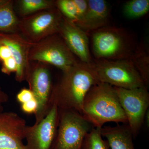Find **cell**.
Wrapping results in <instances>:
<instances>
[{
    "mask_svg": "<svg viewBox=\"0 0 149 149\" xmlns=\"http://www.w3.org/2000/svg\"><path fill=\"white\" fill-rule=\"evenodd\" d=\"M20 105L22 111L28 115L35 114L38 108V102L35 98Z\"/></svg>",
    "mask_w": 149,
    "mask_h": 149,
    "instance_id": "cell-23",
    "label": "cell"
},
{
    "mask_svg": "<svg viewBox=\"0 0 149 149\" xmlns=\"http://www.w3.org/2000/svg\"><path fill=\"white\" fill-rule=\"evenodd\" d=\"M101 132L102 137L106 139L110 149H135L133 135L128 124L103 126Z\"/></svg>",
    "mask_w": 149,
    "mask_h": 149,
    "instance_id": "cell-15",
    "label": "cell"
},
{
    "mask_svg": "<svg viewBox=\"0 0 149 149\" xmlns=\"http://www.w3.org/2000/svg\"><path fill=\"white\" fill-rule=\"evenodd\" d=\"M55 5L63 17L76 24L86 13L88 3L86 0H56Z\"/></svg>",
    "mask_w": 149,
    "mask_h": 149,
    "instance_id": "cell-16",
    "label": "cell"
},
{
    "mask_svg": "<svg viewBox=\"0 0 149 149\" xmlns=\"http://www.w3.org/2000/svg\"><path fill=\"white\" fill-rule=\"evenodd\" d=\"M149 10V0H130L125 3L123 8L124 15L130 19L143 16Z\"/></svg>",
    "mask_w": 149,
    "mask_h": 149,
    "instance_id": "cell-20",
    "label": "cell"
},
{
    "mask_svg": "<svg viewBox=\"0 0 149 149\" xmlns=\"http://www.w3.org/2000/svg\"><path fill=\"white\" fill-rule=\"evenodd\" d=\"M29 61L51 65L65 71L80 61L72 54L59 34L33 44L29 54Z\"/></svg>",
    "mask_w": 149,
    "mask_h": 149,
    "instance_id": "cell-6",
    "label": "cell"
},
{
    "mask_svg": "<svg viewBox=\"0 0 149 149\" xmlns=\"http://www.w3.org/2000/svg\"><path fill=\"white\" fill-rule=\"evenodd\" d=\"M58 34L66 45L81 62L89 64L92 58L87 32L63 17Z\"/></svg>",
    "mask_w": 149,
    "mask_h": 149,
    "instance_id": "cell-12",
    "label": "cell"
},
{
    "mask_svg": "<svg viewBox=\"0 0 149 149\" xmlns=\"http://www.w3.org/2000/svg\"><path fill=\"white\" fill-rule=\"evenodd\" d=\"M0 89H1V88H0Z\"/></svg>",
    "mask_w": 149,
    "mask_h": 149,
    "instance_id": "cell-26",
    "label": "cell"
},
{
    "mask_svg": "<svg viewBox=\"0 0 149 149\" xmlns=\"http://www.w3.org/2000/svg\"><path fill=\"white\" fill-rule=\"evenodd\" d=\"M0 40L8 46L16 63L15 80L19 83L25 81L30 68L29 51L33 44L28 42L18 32L0 33Z\"/></svg>",
    "mask_w": 149,
    "mask_h": 149,
    "instance_id": "cell-13",
    "label": "cell"
},
{
    "mask_svg": "<svg viewBox=\"0 0 149 149\" xmlns=\"http://www.w3.org/2000/svg\"><path fill=\"white\" fill-rule=\"evenodd\" d=\"M113 87L134 139L140 132L148 109V87L144 86L131 89Z\"/></svg>",
    "mask_w": 149,
    "mask_h": 149,
    "instance_id": "cell-9",
    "label": "cell"
},
{
    "mask_svg": "<svg viewBox=\"0 0 149 149\" xmlns=\"http://www.w3.org/2000/svg\"><path fill=\"white\" fill-rule=\"evenodd\" d=\"M1 65V71L4 74L10 75L11 73L16 72V63L13 58L3 62Z\"/></svg>",
    "mask_w": 149,
    "mask_h": 149,
    "instance_id": "cell-24",
    "label": "cell"
},
{
    "mask_svg": "<svg viewBox=\"0 0 149 149\" xmlns=\"http://www.w3.org/2000/svg\"><path fill=\"white\" fill-rule=\"evenodd\" d=\"M63 17L56 8L41 11L19 19V33L32 44L58 34Z\"/></svg>",
    "mask_w": 149,
    "mask_h": 149,
    "instance_id": "cell-7",
    "label": "cell"
},
{
    "mask_svg": "<svg viewBox=\"0 0 149 149\" xmlns=\"http://www.w3.org/2000/svg\"><path fill=\"white\" fill-rule=\"evenodd\" d=\"M86 65L98 82L127 89L146 86L130 60L93 59L90 64Z\"/></svg>",
    "mask_w": 149,
    "mask_h": 149,
    "instance_id": "cell-4",
    "label": "cell"
},
{
    "mask_svg": "<svg viewBox=\"0 0 149 149\" xmlns=\"http://www.w3.org/2000/svg\"><path fill=\"white\" fill-rule=\"evenodd\" d=\"M25 81L38 102L34 123L37 124L45 118L53 106L52 94L54 83L48 65L40 62H30Z\"/></svg>",
    "mask_w": 149,
    "mask_h": 149,
    "instance_id": "cell-8",
    "label": "cell"
},
{
    "mask_svg": "<svg viewBox=\"0 0 149 149\" xmlns=\"http://www.w3.org/2000/svg\"><path fill=\"white\" fill-rule=\"evenodd\" d=\"M98 83L87 65L79 61L67 70L62 71L54 83L52 104L59 109L73 110L82 115L85 96Z\"/></svg>",
    "mask_w": 149,
    "mask_h": 149,
    "instance_id": "cell-1",
    "label": "cell"
},
{
    "mask_svg": "<svg viewBox=\"0 0 149 149\" xmlns=\"http://www.w3.org/2000/svg\"><path fill=\"white\" fill-rule=\"evenodd\" d=\"M34 98L35 96L29 88H22L16 95V100L20 104L29 102Z\"/></svg>",
    "mask_w": 149,
    "mask_h": 149,
    "instance_id": "cell-22",
    "label": "cell"
},
{
    "mask_svg": "<svg viewBox=\"0 0 149 149\" xmlns=\"http://www.w3.org/2000/svg\"><path fill=\"white\" fill-rule=\"evenodd\" d=\"M88 8L82 19L75 24L87 32L107 26L109 10L104 0H88Z\"/></svg>",
    "mask_w": 149,
    "mask_h": 149,
    "instance_id": "cell-14",
    "label": "cell"
},
{
    "mask_svg": "<svg viewBox=\"0 0 149 149\" xmlns=\"http://www.w3.org/2000/svg\"><path fill=\"white\" fill-rule=\"evenodd\" d=\"M130 61L148 87L149 84V52L148 45L139 43Z\"/></svg>",
    "mask_w": 149,
    "mask_h": 149,
    "instance_id": "cell-19",
    "label": "cell"
},
{
    "mask_svg": "<svg viewBox=\"0 0 149 149\" xmlns=\"http://www.w3.org/2000/svg\"><path fill=\"white\" fill-rule=\"evenodd\" d=\"M26 120L14 112L0 113V149H25Z\"/></svg>",
    "mask_w": 149,
    "mask_h": 149,
    "instance_id": "cell-11",
    "label": "cell"
},
{
    "mask_svg": "<svg viewBox=\"0 0 149 149\" xmlns=\"http://www.w3.org/2000/svg\"><path fill=\"white\" fill-rule=\"evenodd\" d=\"M81 115L96 128H101L108 122L128 124L114 87L100 82L93 85L86 94Z\"/></svg>",
    "mask_w": 149,
    "mask_h": 149,
    "instance_id": "cell-2",
    "label": "cell"
},
{
    "mask_svg": "<svg viewBox=\"0 0 149 149\" xmlns=\"http://www.w3.org/2000/svg\"><path fill=\"white\" fill-rule=\"evenodd\" d=\"M58 108L54 104L45 118L37 124L25 128V149H51L56 133Z\"/></svg>",
    "mask_w": 149,
    "mask_h": 149,
    "instance_id": "cell-10",
    "label": "cell"
},
{
    "mask_svg": "<svg viewBox=\"0 0 149 149\" xmlns=\"http://www.w3.org/2000/svg\"><path fill=\"white\" fill-rule=\"evenodd\" d=\"M19 19L14 9V1L0 0V33H19Z\"/></svg>",
    "mask_w": 149,
    "mask_h": 149,
    "instance_id": "cell-17",
    "label": "cell"
},
{
    "mask_svg": "<svg viewBox=\"0 0 149 149\" xmlns=\"http://www.w3.org/2000/svg\"><path fill=\"white\" fill-rule=\"evenodd\" d=\"M58 110V126L51 149H82L92 125L75 111Z\"/></svg>",
    "mask_w": 149,
    "mask_h": 149,
    "instance_id": "cell-5",
    "label": "cell"
},
{
    "mask_svg": "<svg viewBox=\"0 0 149 149\" xmlns=\"http://www.w3.org/2000/svg\"><path fill=\"white\" fill-rule=\"evenodd\" d=\"M8 99L7 94L0 89V113L3 111V105L8 101Z\"/></svg>",
    "mask_w": 149,
    "mask_h": 149,
    "instance_id": "cell-25",
    "label": "cell"
},
{
    "mask_svg": "<svg viewBox=\"0 0 149 149\" xmlns=\"http://www.w3.org/2000/svg\"><path fill=\"white\" fill-rule=\"evenodd\" d=\"M101 128H91L85 136L82 149H110L107 141L103 139Z\"/></svg>",
    "mask_w": 149,
    "mask_h": 149,
    "instance_id": "cell-21",
    "label": "cell"
},
{
    "mask_svg": "<svg viewBox=\"0 0 149 149\" xmlns=\"http://www.w3.org/2000/svg\"><path fill=\"white\" fill-rule=\"evenodd\" d=\"M91 32L95 59L130 60L139 45L134 35L124 28L107 26Z\"/></svg>",
    "mask_w": 149,
    "mask_h": 149,
    "instance_id": "cell-3",
    "label": "cell"
},
{
    "mask_svg": "<svg viewBox=\"0 0 149 149\" xmlns=\"http://www.w3.org/2000/svg\"><path fill=\"white\" fill-rule=\"evenodd\" d=\"M54 0H17L14 1L17 15L21 18L41 11L55 8Z\"/></svg>",
    "mask_w": 149,
    "mask_h": 149,
    "instance_id": "cell-18",
    "label": "cell"
}]
</instances>
